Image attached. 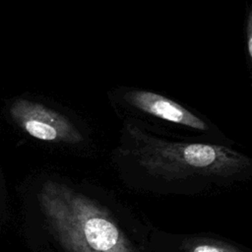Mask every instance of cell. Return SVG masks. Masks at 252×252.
<instances>
[{
	"label": "cell",
	"mask_w": 252,
	"mask_h": 252,
	"mask_svg": "<svg viewBox=\"0 0 252 252\" xmlns=\"http://www.w3.org/2000/svg\"><path fill=\"white\" fill-rule=\"evenodd\" d=\"M118 156L150 176L230 178L252 170V158L233 148L206 141L173 140L124 117Z\"/></svg>",
	"instance_id": "cell-1"
},
{
	"label": "cell",
	"mask_w": 252,
	"mask_h": 252,
	"mask_svg": "<svg viewBox=\"0 0 252 252\" xmlns=\"http://www.w3.org/2000/svg\"><path fill=\"white\" fill-rule=\"evenodd\" d=\"M45 220L69 252H138L109 212L65 184L46 181L38 193Z\"/></svg>",
	"instance_id": "cell-2"
},
{
	"label": "cell",
	"mask_w": 252,
	"mask_h": 252,
	"mask_svg": "<svg viewBox=\"0 0 252 252\" xmlns=\"http://www.w3.org/2000/svg\"><path fill=\"white\" fill-rule=\"evenodd\" d=\"M112 99L124 117L138 120L155 131H188L203 141L225 145L224 135L214 122L161 94L136 87H121L113 92Z\"/></svg>",
	"instance_id": "cell-3"
},
{
	"label": "cell",
	"mask_w": 252,
	"mask_h": 252,
	"mask_svg": "<svg viewBox=\"0 0 252 252\" xmlns=\"http://www.w3.org/2000/svg\"><path fill=\"white\" fill-rule=\"evenodd\" d=\"M10 112L15 123L35 139L71 144L83 141L82 134L68 118L41 103L18 99Z\"/></svg>",
	"instance_id": "cell-4"
},
{
	"label": "cell",
	"mask_w": 252,
	"mask_h": 252,
	"mask_svg": "<svg viewBox=\"0 0 252 252\" xmlns=\"http://www.w3.org/2000/svg\"><path fill=\"white\" fill-rule=\"evenodd\" d=\"M190 252H242V251L220 242H202L192 247Z\"/></svg>",
	"instance_id": "cell-5"
},
{
	"label": "cell",
	"mask_w": 252,
	"mask_h": 252,
	"mask_svg": "<svg viewBox=\"0 0 252 252\" xmlns=\"http://www.w3.org/2000/svg\"><path fill=\"white\" fill-rule=\"evenodd\" d=\"M245 44L249 65L252 68V3L247 6L245 15Z\"/></svg>",
	"instance_id": "cell-6"
}]
</instances>
